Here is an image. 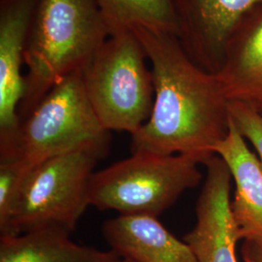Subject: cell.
Here are the masks:
<instances>
[{
    "label": "cell",
    "mask_w": 262,
    "mask_h": 262,
    "mask_svg": "<svg viewBox=\"0 0 262 262\" xmlns=\"http://www.w3.org/2000/svg\"><path fill=\"white\" fill-rule=\"evenodd\" d=\"M133 30L109 36L83 71L84 88L107 130L133 135L150 119L155 102L151 70Z\"/></svg>",
    "instance_id": "8992f818"
},
{
    "label": "cell",
    "mask_w": 262,
    "mask_h": 262,
    "mask_svg": "<svg viewBox=\"0 0 262 262\" xmlns=\"http://www.w3.org/2000/svg\"><path fill=\"white\" fill-rule=\"evenodd\" d=\"M133 31L151 62L155 102L150 119L131 135V152L186 155L204 164L229 130V99L222 82L189 58L177 35Z\"/></svg>",
    "instance_id": "6da1fadb"
},
{
    "label": "cell",
    "mask_w": 262,
    "mask_h": 262,
    "mask_svg": "<svg viewBox=\"0 0 262 262\" xmlns=\"http://www.w3.org/2000/svg\"><path fill=\"white\" fill-rule=\"evenodd\" d=\"M0 262H123L112 250L100 251L74 243L60 229H40L0 237Z\"/></svg>",
    "instance_id": "4fadbf2b"
},
{
    "label": "cell",
    "mask_w": 262,
    "mask_h": 262,
    "mask_svg": "<svg viewBox=\"0 0 262 262\" xmlns=\"http://www.w3.org/2000/svg\"><path fill=\"white\" fill-rule=\"evenodd\" d=\"M109 36L97 0H37L25 52L19 122L60 80L84 71Z\"/></svg>",
    "instance_id": "7a4b0ae2"
},
{
    "label": "cell",
    "mask_w": 262,
    "mask_h": 262,
    "mask_svg": "<svg viewBox=\"0 0 262 262\" xmlns=\"http://www.w3.org/2000/svg\"><path fill=\"white\" fill-rule=\"evenodd\" d=\"M200 161L186 155H158L148 151L132 156L94 172L90 203L101 211L120 215L158 217L203 178Z\"/></svg>",
    "instance_id": "5b68a950"
},
{
    "label": "cell",
    "mask_w": 262,
    "mask_h": 262,
    "mask_svg": "<svg viewBox=\"0 0 262 262\" xmlns=\"http://www.w3.org/2000/svg\"><path fill=\"white\" fill-rule=\"evenodd\" d=\"M262 0H172L177 37L189 58L216 74L236 27Z\"/></svg>",
    "instance_id": "52a82bcc"
},
{
    "label": "cell",
    "mask_w": 262,
    "mask_h": 262,
    "mask_svg": "<svg viewBox=\"0 0 262 262\" xmlns=\"http://www.w3.org/2000/svg\"><path fill=\"white\" fill-rule=\"evenodd\" d=\"M206 179L196 204V224L184 238L197 262H238L239 233L231 213L232 176L225 161L214 155L204 163Z\"/></svg>",
    "instance_id": "ba28073f"
},
{
    "label": "cell",
    "mask_w": 262,
    "mask_h": 262,
    "mask_svg": "<svg viewBox=\"0 0 262 262\" xmlns=\"http://www.w3.org/2000/svg\"><path fill=\"white\" fill-rule=\"evenodd\" d=\"M109 35L149 28L177 35L172 0H97Z\"/></svg>",
    "instance_id": "5bb4252c"
},
{
    "label": "cell",
    "mask_w": 262,
    "mask_h": 262,
    "mask_svg": "<svg viewBox=\"0 0 262 262\" xmlns=\"http://www.w3.org/2000/svg\"><path fill=\"white\" fill-rule=\"evenodd\" d=\"M214 154L226 163L235 183L231 213L241 240H262V168L230 117L229 130Z\"/></svg>",
    "instance_id": "8fae6325"
},
{
    "label": "cell",
    "mask_w": 262,
    "mask_h": 262,
    "mask_svg": "<svg viewBox=\"0 0 262 262\" xmlns=\"http://www.w3.org/2000/svg\"><path fill=\"white\" fill-rule=\"evenodd\" d=\"M241 254L244 262H262V240H244Z\"/></svg>",
    "instance_id": "e0dca14e"
},
{
    "label": "cell",
    "mask_w": 262,
    "mask_h": 262,
    "mask_svg": "<svg viewBox=\"0 0 262 262\" xmlns=\"http://www.w3.org/2000/svg\"><path fill=\"white\" fill-rule=\"evenodd\" d=\"M229 113L237 129L252 143L262 168V115L248 104L229 101Z\"/></svg>",
    "instance_id": "2e32d148"
},
{
    "label": "cell",
    "mask_w": 262,
    "mask_h": 262,
    "mask_svg": "<svg viewBox=\"0 0 262 262\" xmlns=\"http://www.w3.org/2000/svg\"><path fill=\"white\" fill-rule=\"evenodd\" d=\"M216 75L229 101L248 104L262 115V2L235 28Z\"/></svg>",
    "instance_id": "30bf717a"
},
{
    "label": "cell",
    "mask_w": 262,
    "mask_h": 262,
    "mask_svg": "<svg viewBox=\"0 0 262 262\" xmlns=\"http://www.w3.org/2000/svg\"><path fill=\"white\" fill-rule=\"evenodd\" d=\"M37 0H0V150H6L19 126L25 94L21 66Z\"/></svg>",
    "instance_id": "9c48e42d"
},
{
    "label": "cell",
    "mask_w": 262,
    "mask_h": 262,
    "mask_svg": "<svg viewBox=\"0 0 262 262\" xmlns=\"http://www.w3.org/2000/svg\"><path fill=\"white\" fill-rule=\"evenodd\" d=\"M105 240L131 262H197L190 247L148 215H120L103 225Z\"/></svg>",
    "instance_id": "7c38bea8"
},
{
    "label": "cell",
    "mask_w": 262,
    "mask_h": 262,
    "mask_svg": "<svg viewBox=\"0 0 262 262\" xmlns=\"http://www.w3.org/2000/svg\"><path fill=\"white\" fill-rule=\"evenodd\" d=\"M109 144L95 143L47 159L28 171L6 236L40 229L71 233L90 203L94 168Z\"/></svg>",
    "instance_id": "3957f363"
},
{
    "label": "cell",
    "mask_w": 262,
    "mask_h": 262,
    "mask_svg": "<svg viewBox=\"0 0 262 262\" xmlns=\"http://www.w3.org/2000/svg\"><path fill=\"white\" fill-rule=\"evenodd\" d=\"M28 173L19 161H0V237L9 231L19 190Z\"/></svg>",
    "instance_id": "9a60e30c"
},
{
    "label": "cell",
    "mask_w": 262,
    "mask_h": 262,
    "mask_svg": "<svg viewBox=\"0 0 262 262\" xmlns=\"http://www.w3.org/2000/svg\"><path fill=\"white\" fill-rule=\"evenodd\" d=\"M110 132L94 112L83 71H78L55 84L19 122L13 143L0 151V161L16 160L29 171L47 159L86 145L110 144Z\"/></svg>",
    "instance_id": "277c9868"
},
{
    "label": "cell",
    "mask_w": 262,
    "mask_h": 262,
    "mask_svg": "<svg viewBox=\"0 0 262 262\" xmlns=\"http://www.w3.org/2000/svg\"><path fill=\"white\" fill-rule=\"evenodd\" d=\"M122 260H123V262H131L129 260H124V259H122Z\"/></svg>",
    "instance_id": "ac0fdd59"
}]
</instances>
